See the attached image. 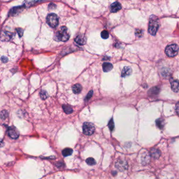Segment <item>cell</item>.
I'll use <instances>...</instances> for the list:
<instances>
[{
  "instance_id": "cell-1",
  "label": "cell",
  "mask_w": 179,
  "mask_h": 179,
  "mask_svg": "<svg viewBox=\"0 0 179 179\" xmlns=\"http://www.w3.org/2000/svg\"><path fill=\"white\" fill-rule=\"evenodd\" d=\"M69 37L70 34L68 29L66 27H62L59 31L56 33L54 39L56 41H62L65 42L69 40Z\"/></svg>"
},
{
  "instance_id": "cell-2",
  "label": "cell",
  "mask_w": 179,
  "mask_h": 179,
  "mask_svg": "<svg viewBox=\"0 0 179 179\" xmlns=\"http://www.w3.org/2000/svg\"><path fill=\"white\" fill-rule=\"evenodd\" d=\"M159 27V22L158 18L155 15L150 16L149 27H148L149 33L153 36L155 35L158 32Z\"/></svg>"
},
{
  "instance_id": "cell-3",
  "label": "cell",
  "mask_w": 179,
  "mask_h": 179,
  "mask_svg": "<svg viewBox=\"0 0 179 179\" xmlns=\"http://www.w3.org/2000/svg\"><path fill=\"white\" fill-rule=\"evenodd\" d=\"M179 51L178 46L176 44H173L168 46L166 48V55L170 57H173L178 54Z\"/></svg>"
},
{
  "instance_id": "cell-4",
  "label": "cell",
  "mask_w": 179,
  "mask_h": 179,
  "mask_svg": "<svg viewBox=\"0 0 179 179\" xmlns=\"http://www.w3.org/2000/svg\"><path fill=\"white\" fill-rule=\"evenodd\" d=\"M46 21L48 24L53 28L57 27L59 23L58 16L55 14L51 13L48 14L46 18Z\"/></svg>"
},
{
  "instance_id": "cell-5",
  "label": "cell",
  "mask_w": 179,
  "mask_h": 179,
  "mask_svg": "<svg viewBox=\"0 0 179 179\" xmlns=\"http://www.w3.org/2000/svg\"><path fill=\"white\" fill-rule=\"evenodd\" d=\"M95 130V126L92 123L86 122L83 124V131L85 134L87 136H90L94 134Z\"/></svg>"
},
{
  "instance_id": "cell-6",
  "label": "cell",
  "mask_w": 179,
  "mask_h": 179,
  "mask_svg": "<svg viewBox=\"0 0 179 179\" xmlns=\"http://www.w3.org/2000/svg\"><path fill=\"white\" fill-rule=\"evenodd\" d=\"M115 166L119 171L123 172L126 170L128 168V163L125 160L122 159H119L116 161Z\"/></svg>"
},
{
  "instance_id": "cell-7",
  "label": "cell",
  "mask_w": 179,
  "mask_h": 179,
  "mask_svg": "<svg viewBox=\"0 0 179 179\" xmlns=\"http://www.w3.org/2000/svg\"><path fill=\"white\" fill-rule=\"evenodd\" d=\"M13 34L7 31H2L0 32V40L3 42H8L13 37Z\"/></svg>"
},
{
  "instance_id": "cell-8",
  "label": "cell",
  "mask_w": 179,
  "mask_h": 179,
  "mask_svg": "<svg viewBox=\"0 0 179 179\" xmlns=\"http://www.w3.org/2000/svg\"><path fill=\"white\" fill-rule=\"evenodd\" d=\"M8 134L11 138L13 139H16L19 138L20 136L19 130L14 127H10L8 129Z\"/></svg>"
},
{
  "instance_id": "cell-9",
  "label": "cell",
  "mask_w": 179,
  "mask_h": 179,
  "mask_svg": "<svg viewBox=\"0 0 179 179\" xmlns=\"http://www.w3.org/2000/svg\"><path fill=\"white\" fill-rule=\"evenodd\" d=\"M75 41L79 45H85L87 42V38L84 35L79 34L75 38Z\"/></svg>"
},
{
  "instance_id": "cell-10",
  "label": "cell",
  "mask_w": 179,
  "mask_h": 179,
  "mask_svg": "<svg viewBox=\"0 0 179 179\" xmlns=\"http://www.w3.org/2000/svg\"><path fill=\"white\" fill-rule=\"evenodd\" d=\"M170 84L171 89L174 92H179V81L178 79H173L172 78L170 79Z\"/></svg>"
},
{
  "instance_id": "cell-11",
  "label": "cell",
  "mask_w": 179,
  "mask_h": 179,
  "mask_svg": "<svg viewBox=\"0 0 179 179\" xmlns=\"http://www.w3.org/2000/svg\"><path fill=\"white\" fill-rule=\"evenodd\" d=\"M24 8L23 6H16L14 7L13 8H12L10 12L8 13V15L10 16H14L16 15L17 14L20 13L22 10Z\"/></svg>"
},
{
  "instance_id": "cell-12",
  "label": "cell",
  "mask_w": 179,
  "mask_h": 179,
  "mask_svg": "<svg viewBox=\"0 0 179 179\" xmlns=\"http://www.w3.org/2000/svg\"><path fill=\"white\" fill-rule=\"evenodd\" d=\"M121 8V6L120 3L118 2H115L113 3L110 6V11L112 13H116L118 11L120 10Z\"/></svg>"
},
{
  "instance_id": "cell-13",
  "label": "cell",
  "mask_w": 179,
  "mask_h": 179,
  "mask_svg": "<svg viewBox=\"0 0 179 179\" xmlns=\"http://www.w3.org/2000/svg\"><path fill=\"white\" fill-rule=\"evenodd\" d=\"M132 73V69L130 67L125 66L122 71L121 73V76L124 78L128 77L130 76Z\"/></svg>"
},
{
  "instance_id": "cell-14",
  "label": "cell",
  "mask_w": 179,
  "mask_h": 179,
  "mask_svg": "<svg viewBox=\"0 0 179 179\" xmlns=\"http://www.w3.org/2000/svg\"><path fill=\"white\" fill-rule=\"evenodd\" d=\"M150 155L151 157L157 159L159 158L160 156V150H158L157 149L153 148V149H151L150 150Z\"/></svg>"
},
{
  "instance_id": "cell-15",
  "label": "cell",
  "mask_w": 179,
  "mask_h": 179,
  "mask_svg": "<svg viewBox=\"0 0 179 179\" xmlns=\"http://www.w3.org/2000/svg\"><path fill=\"white\" fill-rule=\"evenodd\" d=\"M160 92V89L158 87H154L151 88L149 91H148V95L151 96H157L159 94Z\"/></svg>"
},
{
  "instance_id": "cell-16",
  "label": "cell",
  "mask_w": 179,
  "mask_h": 179,
  "mask_svg": "<svg viewBox=\"0 0 179 179\" xmlns=\"http://www.w3.org/2000/svg\"><path fill=\"white\" fill-rule=\"evenodd\" d=\"M113 68V65H112V64L110 63L106 62V63H104L103 64V71L106 73L111 71Z\"/></svg>"
},
{
  "instance_id": "cell-17",
  "label": "cell",
  "mask_w": 179,
  "mask_h": 179,
  "mask_svg": "<svg viewBox=\"0 0 179 179\" xmlns=\"http://www.w3.org/2000/svg\"><path fill=\"white\" fill-rule=\"evenodd\" d=\"M72 90L74 94H78L80 92H82V86L81 85L79 84L74 85V86L72 87Z\"/></svg>"
},
{
  "instance_id": "cell-18",
  "label": "cell",
  "mask_w": 179,
  "mask_h": 179,
  "mask_svg": "<svg viewBox=\"0 0 179 179\" xmlns=\"http://www.w3.org/2000/svg\"><path fill=\"white\" fill-rule=\"evenodd\" d=\"M155 122H156L157 126L158 127L159 129H162L164 128L165 123H164V120L162 119L159 118L157 119Z\"/></svg>"
},
{
  "instance_id": "cell-19",
  "label": "cell",
  "mask_w": 179,
  "mask_h": 179,
  "mask_svg": "<svg viewBox=\"0 0 179 179\" xmlns=\"http://www.w3.org/2000/svg\"><path fill=\"white\" fill-rule=\"evenodd\" d=\"M63 108L64 112L66 114H71L73 111V109H72L71 107L67 105H63Z\"/></svg>"
},
{
  "instance_id": "cell-20",
  "label": "cell",
  "mask_w": 179,
  "mask_h": 179,
  "mask_svg": "<svg viewBox=\"0 0 179 179\" xmlns=\"http://www.w3.org/2000/svg\"><path fill=\"white\" fill-rule=\"evenodd\" d=\"M73 151L71 148H66L64 149L62 151V154L64 157H68L69 155H71L73 153Z\"/></svg>"
},
{
  "instance_id": "cell-21",
  "label": "cell",
  "mask_w": 179,
  "mask_h": 179,
  "mask_svg": "<svg viewBox=\"0 0 179 179\" xmlns=\"http://www.w3.org/2000/svg\"><path fill=\"white\" fill-rule=\"evenodd\" d=\"M86 162L87 163V164L89 166H94L96 164L95 159L92 158H88L86 160Z\"/></svg>"
},
{
  "instance_id": "cell-22",
  "label": "cell",
  "mask_w": 179,
  "mask_h": 179,
  "mask_svg": "<svg viewBox=\"0 0 179 179\" xmlns=\"http://www.w3.org/2000/svg\"><path fill=\"white\" fill-rule=\"evenodd\" d=\"M8 113L6 110H3L0 113V118L2 119H6L8 117Z\"/></svg>"
},
{
  "instance_id": "cell-23",
  "label": "cell",
  "mask_w": 179,
  "mask_h": 179,
  "mask_svg": "<svg viewBox=\"0 0 179 179\" xmlns=\"http://www.w3.org/2000/svg\"><path fill=\"white\" fill-rule=\"evenodd\" d=\"M40 96L43 100H45L46 98H48V92H46L45 90H41L40 92Z\"/></svg>"
},
{
  "instance_id": "cell-24",
  "label": "cell",
  "mask_w": 179,
  "mask_h": 179,
  "mask_svg": "<svg viewBox=\"0 0 179 179\" xmlns=\"http://www.w3.org/2000/svg\"><path fill=\"white\" fill-rule=\"evenodd\" d=\"M101 36L103 38V39H105V40L108 38V37L109 36V34L108 31H106V30L102 31V32L101 33Z\"/></svg>"
},
{
  "instance_id": "cell-25",
  "label": "cell",
  "mask_w": 179,
  "mask_h": 179,
  "mask_svg": "<svg viewBox=\"0 0 179 179\" xmlns=\"http://www.w3.org/2000/svg\"><path fill=\"white\" fill-rule=\"evenodd\" d=\"M108 126L110 131L113 130L114 127H115V124H114V122H113V119H111L109 121V123H108Z\"/></svg>"
},
{
  "instance_id": "cell-26",
  "label": "cell",
  "mask_w": 179,
  "mask_h": 179,
  "mask_svg": "<svg viewBox=\"0 0 179 179\" xmlns=\"http://www.w3.org/2000/svg\"><path fill=\"white\" fill-rule=\"evenodd\" d=\"M16 32L17 33V34L19 35V37H22L23 35V33H24V31L23 29H21V28H17L16 29Z\"/></svg>"
},
{
  "instance_id": "cell-27",
  "label": "cell",
  "mask_w": 179,
  "mask_h": 179,
  "mask_svg": "<svg viewBox=\"0 0 179 179\" xmlns=\"http://www.w3.org/2000/svg\"><path fill=\"white\" fill-rule=\"evenodd\" d=\"M135 34L137 37H141L143 35V31L141 29H136Z\"/></svg>"
},
{
  "instance_id": "cell-28",
  "label": "cell",
  "mask_w": 179,
  "mask_h": 179,
  "mask_svg": "<svg viewBox=\"0 0 179 179\" xmlns=\"http://www.w3.org/2000/svg\"><path fill=\"white\" fill-rule=\"evenodd\" d=\"M92 95H93V91L92 90L90 91V92H88V94H87V96L85 98V101L90 100V99L92 97Z\"/></svg>"
},
{
  "instance_id": "cell-29",
  "label": "cell",
  "mask_w": 179,
  "mask_h": 179,
  "mask_svg": "<svg viewBox=\"0 0 179 179\" xmlns=\"http://www.w3.org/2000/svg\"><path fill=\"white\" fill-rule=\"evenodd\" d=\"M1 59L2 62L4 63H7L8 62V58H7L6 57H5V56H2L1 57Z\"/></svg>"
},
{
  "instance_id": "cell-30",
  "label": "cell",
  "mask_w": 179,
  "mask_h": 179,
  "mask_svg": "<svg viewBox=\"0 0 179 179\" xmlns=\"http://www.w3.org/2000/svg\"><path fill=\"white\" fill-rule=\"evenodd\" d=\"M4 145V143L3 142V140L2 139H0V148L2 147Z\"/></svg>"
},
{
  "instance_id": "cell-31",
  "label": "cell",
  "mask_w": 179,
  "mask_h": 179,
  "mask_svg": "<svg viewBox=\"0 0 179 179\" xmlns=\"http://www.w3.org/2000/svg\"><path fill=\"white\" fill-rule=\"evenodd\" d=\"M178 109H179V103H178L176 105V113L177 115H178V111H179Z\"/></svg>"
}]
</instances>
